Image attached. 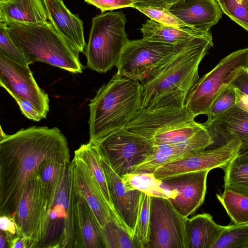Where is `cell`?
<instances>
[{"instance_id": "7bdbcfd3", "label": "cell", "mask_w": 248, "mask_h": 248, "mask_svg": "<svg viewBox=\"0 0 248 248\" xmlns=\"http://www.w3.org/2000/svg\"><path fill=\"white\" fill-rule=\"evenodd\" d=\"M0 229L11 235L16 234V224L11 217L6 215H0Z\"/></svg>"}, {"instance_id": "f1b7e54d", "label": "cell", "mask_w": 248, "mask_h": 248, "mask_svg": "<svg viewBox=\"0 0 248 248\" xmlns=\"http://www.w3.org/2000/svg\"><path fill=\"white\" fill-rule=\"evenodd\" d=\"M223 170L224 189L248 197V155L238 154Z\"/></svg>"}, {"instance_id": "f546056e", "label": "cell", "mask_w": 248, "mask_h": 248, "mask_svg": "<svg viewBox=\"0 0 248 248\" xmlns=\"http://www.w3.org/2000/svg\"><path fill=\"white\" fill-rule=\"evenodd\" d=\"M100 230L105 248H144L136 236L112 219Z\"/></svg>"}, {"instance_id": "ffe728a7", "label": "cell", "mask_w": 248, "mask_h": 248, "mask_svg": "<svg viewBox=\"0 0 248 248\" xmlns=\"http://www.w3.org/2000/svg\"><path fill=\"white\" fill-rule=\"evenodd\" d=\"M48 21L76 51L83 52L86 46L83 21L72 14L63 0H43Z\"/></svg>"}, {"instance_id": "4316f807", "label": "cell", "mask_w": 248, "mask_h": 248, "mask_svg": "<svg viewBox=\"0 0 248 248\" xmlns=\"http://www.w3.org/2000/svg\"><path fill=\"white\" fill-rule=\"evenodd\" d=\"M70 164L71 161L49 160L43 163L38 170L45 192L47 213L54 202L59 187Z\"/></svg>"}, {"instance_id": "f907efd6", "label": "cell", "mask_w": 248, "mask_h": 248, "mask_svg": "<svg viewBox=\"0 0 248 248\" xmlns=\"http://www.w3.org/2000/svg\"></svg>"}, {"instance_id": "3957f363", "label": "cell", "mask_w": 248, "mask_h": 248, "mask_svg": "<svg viewBox=\"0 0 248 248\" xmlns=\"http://www.w3.org/2000/svg\"><path fill=\"white\" fill-rule=\"evenodd\" d=\"M141 84L116 73L90 101L89 142L125 127L141 108Z\"/></svg>"}, {"instance_id": "7402d4cb", "label": "cell", "mask_w": 248, "mask_h": 248, "mask_svg": "<svg viewBox=\"0 0 248 248\" xmlns=\"http://www.w3.org/2000/svg\"><path fill=\"white\" fill-rule=\"evenodd\" d=\"M213 138L224 143L233 138L248 144V111L235 104L210 123H202Z\"/></svg>"}, {"instance_id": "ee69618b", "label": "cell", "mask_w": 248, "mask_h": 248, "mask_svg": "<svg viewBox=\"0 0 248 248\" xmlns=\"http://www.w3.org/2000/svg\"><path fill=\"white\" fill-rule=\"evenodd\" d=\"M235 91L236 97V105L242 109L248 111V95L237 89H235Z\"/></svg>"}, {"instance_id": "d4e9b609", "label": "cell", "mask_w": 248, "mask_h": 248, "mask_svg": "<svg viewBox=\"0 0 248 248\" xmlns=\"http://www.w3.org/2000/svg\"><path fill=\"white\" fill-rule=\"evenodd\" d=\"M75 155L80 158L90 170L105 197L112 219L123 226L113 204L100 160V154L96 147L89 142L81 144L75 151Z\"/></svg>"}, {"instance_id": "d6986e66", "label": "cell", "mask_w": 248, "mask_h": 248, "mask_svg": "<svg viewBox=\"0 0 248 248\" xmlns=\"http://www.w3.org/2000/svg\"><path fill=\"white\" fill-rule=\"evenodd\" d=\"M167 10L187 25L203 32H209L223 13L216 0H178Z\"/></svg>"}, {"instance_id": "5b68a950", "label": "cell", "mask_w": 248, "mask_h": 248, "mask_svg": "<svg viewBox=\"0 0 248 248\" xmlns=\"http://www.w3.org/2000/svg\"><path fill=\"white\" fill-rule=\"evenodd\" d=\"M186 110L181 108H142L125 127L151 140L154 146L186 141L204 126Z\"/></svg>"}, {"instance_id": "836d02e7", "label": "cell", "mask_w": 248, "mask_h": 248, "mask_svg": "<svg viewBox=\"0 0 248 248\" xmlns=\"http://www.w3.org/2000/svg\"><path fill=\"white\" fill-rule=\"evenodd\" d=\"M0 53L10 60L29 66L33 63L27 55L13 42L7 31L5 23L0 22Z\"/></svg>"}, {"instance_id": "ba28073f", "label": "cell", "mask_w": 248, "mask_h": 248, "mask_svg": "<svg viewBox=\"0 0 248 248\" xmlns=\"http://www.w3.org/2000/svg\"><path fill=\"white\" fill-rule=\"evenodd\" d=\"M76 187L71 165L47 212L45 236L40 248H74V212Z\"/></svg>"}, {"instance_id": "681fc988", "label": "cell", "mask_w": 248, "mask_h": 248, "mask_svg": "<svg viewBox=\"0 0 248 248\" xmlns=\"http://www.w3.org/2000/svg\"><path fill=\"white\" fill-rule=\"evenodd\" d=\"M246 1V2L247 3V4H248V0H245Z\"/></svg>"}, {"instance_id": "4dcf8cb0", "label": "cell", "mask_w": 248, "mask_h": 248, "mask_svg": "<svg viewBox=\"0 0 248 248\" xmlns=\"http://www.w3.org/2000/svg\"><path fill=\"white\" fill-rule=\"evenodd\" d=\"M217 197L234 224L248 223V197L233 191L224 189Z\"/></svg>"}, {"instance_id": "83f0119b", "label": "cell", "mask_w": 248, "mask_h": 248, "mask_svg": "<svg viewBox=\"0 0 248 248\" xmlns=\"http://www.w3.org/2000/svg\"><path fill=\"white\" fill-rule=\"evenodd\" d=\"M128 190H137L150 197L174 198L176 191L164 187L161 180L157 179L154 173L147 172L129 173L121 176Z\"/></svg>"}, {"instance_id": "e0dca14e", "label": "cell", "mask_w": 248, "mask_h": 248, "mask_svg": "<svg viewBox=\"0 0 248 248\" xmlns=\"http://www.w3.org/2000/svg\"><path fill=\"white\" fill-rule=\"evenodd\" d=\"M215 141L204 128L184 142L154 146L152 153L142 162L135 167L131 173H153L161 166L176 160L188 153L204 150Z\"/></svg>"}, {"instance_id": "60d3db41", "label": "cell", "mask_w": 248, "mask_h": 248, "mask_svg": "<svg viewBox=\"0 0 248 248\" xmlns=\"http://www.w3.org/2000/svg\"><path fill=\"white\" fill-rule=\"evenodd\" d=\"M229 85L248 95V67L242 69Z\"/></svg>"}, {"instance_id": "f6af8a7d", "label": "cell", "mask_w": 248, "mask_h": 248, "mask_svg": "<svg viewBox=\"0 0 248 248\" xmlns=\"http://www.w3.org/2000/svg\"><path fill=\"white\" fill-rule=\"evenodd\" d=\"M9 248L8 235L6 232L0 230V248Z\"/></svg>"}, {"instance_id": "9c48e42d", "label": "cell", "mask_w": 248, "mask_h": 248, "mask_svg": "<svg viewBox=\"0 0 248 248\" xmlns=\"http://www.w3.org/2000/svg\"><path fill=\"white\" fill-rule=\"evenodd\" d=\"M91 143L121 177L131 173L133 168L146 159L154 149L151 140L125 127Z\"/></svg>"}, {"instance_id": "7a4b0ae2", "label": "cell", "mask_w": 248, "mask_h": 248, "mask_svg": "<svg viewBox=\"0 0 248 248\" xmlns=\"http://www.w3.org/2000/svg\"><path fill=\"white\" fill-rule=\"evenodd\" d=\"M214 46L211 32L180 43L175 53L142 82V109L181 108L200 78L199 66Z\"/></svg>"}, {"instance_id": "484cf974", "label": "cell", "mask_w": 248, "mask_h": 248, "mask_svg": "<svg viewBox=\"0 0 248 248\" xmlns=\"http://www.w3.org/2000/svg\"><path fill=\"white\" fill-rule=\"evenodd\" d=\"M140 30L142 33L143 38L174 45L207 32L194 29L182 30L163 25L152 19L142 24Z\"/></svg>"}, {"instance_id": "30bf717a", "label": "cell", "mask_w": 248, "mask_h": 248, "mask_svg": "<svg viewBox=\"0 0 248 248\" xmlns=\"http://www.w3.org/2000/svg\"><path fill=\"white\" fill-rule=\"evenodd\" d=\"M179 44L143 38L129 40L115 66L117 73L142 83L175 53Z\"/></svg>"}, {"instance_id": "ab89813d", "label": "cell", "mask_w": 248, "mask_h": 248, "mask_svg": "<svg viewBox=\"0 0 248 248\" xmlns=\"http://www.w3.org/2000/svg\"><path fill=\"white\" fill-rule=\"evenodd\" d=\"M134 3V8L155 7L160 9H168L178 0H130Z\"/></svg>"}, {"instance_id": "9a60e30c", "label": "cell", "mask_w": 248, "mask_h": 248, "mask_svg": "<svg viewBox=\"0 0 248 248\" xmlns=\"http://www.w3.org/2000/svg\"><path fill=\"white\" fill-rule=\"evenodd\" d=\"M210 171L182 173L161 180L163 186L176 192L168 199L174 209L184 218L194 213L203 203L206 192V181Z\"/></svg>"}, {"instance_id": "bcb514c9", "label": "cell", "mask_w": 248, "mask_h": 248, "mask_svg": "<svg viewBox=\"0 0 248 248\" xmlns=\"http://www.w3.org/2000/svg\"><path fill=\"white\" fill-rule=\"evenodd\" d=\"M238 154L248 155V144L241 146Z\"/></svg>"}, {"instance_id": "7c38bea8", "label": "cell", "mask_w": 248, "mask_h": 248, "mask_svg": "<svg viewBox=\"0 0 248 248\" xmlns=\"http://www.w3.org/2000/svg\"><path fill=\"white\" fill-rule=\"evenodd\" d=\"M186 218L168 199L151 197L150 236L146 248H185Z\"/></svg>"}, {"instance_id": "8fae6325", "label": "cell", "mask_w": 248, "mask_h": 248, "mask_svg": "<svg viewBox=\"0 0 248 248\" xmlns=\"http://www.w3.org/2000/svg\"><path fill=\"white\" fill-rule=\"evenodd\" d=\"M46 215L45 192L38 173L29 181L12 217L16 234L25 238L31 248H40L45 236Z\"/></svg>"}, {"instance_id": "44dd1931", "label": "cell", "mask_w": 248, "mask_h": 248, "mask_svg": "<svg viewBox=\"0 0 248 248\" xmlns=\"http://www.w3.org/2000/svg\"><path fill=\"white\" fill-rule=\"evenodd\" d=\"M74 221V248H105L100 227L94 213L77 188Z\"/></svg>"}, {"instance_id": "d6a6232c", "label": "cell", "mask_w": 248, "mask_h": 248, "mask_svg": "<svg viewBox=\"0 0 248 248\" xmlns=\"http://www.w3.org/2000/svg\"><path fill=\"white\" fill-rule=\"evenodd\" d=\"M151 197L141 192L140 195L134 235L144 246L148 244L150 236Z\"/></svg>"}, {"instance_id": "4fadbf2b", "label": "cell", "mask_w": 248, "mask_h": 248, "mask_svg": "<svg viewBox=\"0 0 248 248\" xmlns=\"http://www.w3.org/2000/svg\"><path fill=\"white\" fill-rule=\"evenodd\" d=\"M242 145L241 140L235 138L216 148L188 153L161 166L153 173L157 179L162 180L182 173L223 169L238 154Z\"/></svg>"}, {"instance_id": "7dc6e473", "label": "cell", "mask_w": 248, "mask_h": 248, "mask_svg": "<svg viewBox=\"0 0 248 248\" xmlns=\"http://www.w3.org/2000/svg\"><path fill=\"white\" fill-rule=\"evenodd\" d=\"M7 0H0V3L4 2H5V1H7Z\"/></svg>"}, {"instance_id": "f35d334b", "label": "cell", "mask_w": 248, "mask_h": 248, "mask_svg": "<svg viewBox=\"0 0 248 248\" xmlns=\"http://www.w3.org/2000/svg\"><path fill=\"white\" fill-rule=\"evenodd\" d=\"M87 3L99 9L102 13L107 11L131 7L134 8V3L130 0H84Z\"/></svg>"}, {"instance_id": "8992f818", "label": "cell", "mask_w": 248, "mask_h": 248, "mask_svg": "<svg viewBox=\"0 0 248 248\" xmlns=\"http://www.w3.org/2000/svg\"><path fill=\"white\" fill-rule=\"evenodd\" d=\"M126 18L122 12H109L92 19L84 53L88 68L105 73L118 63L129 40L125 31Z\"/></svg>"}, {"instance_id": "e575fe53", "label": "cell", "mask_w": 248, "mask_h": 248, "mask_svg": "<svg viewBox=\"0 0 248 248\" xmlns=\"http://www.w3.org/2000/svg\"><path fill=\"white\" fill-rule=\"evenodd\" d=\"M223 13L248 31V4L245 0H216Z\"/></svg>"}, {"instance_id": "74e56055", "label": "cell", "mask_w": 248, "mask_h": 248, "mask_svg": "<svg viewBox=\"0 0 248 248\" xmlns=\"http://www.w3.org/2000/svg\"><path fill=\"white\" fill-rule=\"evenodd\" d=\"M8 93L16 102L22 113L26 118L36 122H38L43 119H45L42 113L31 102L11 92Z\"/></svg>"}, {"instance_id": "6da1fadb", "label": "cell", "mask_w": 248, "mask_h": 248, "mask_svg": "<svg viewBox=\"0 0 248 248\" xmlns=\"http://www.w3.org/2000/svg\"><path fill=\"white\" fill-rule=\"evenodd\" d=\"M49 160L70 161L66 138L58 128L33 126L12 135L0 128V215L12 217L29 181Z\"/></svg>"}, {"instance_id": "277c9868", "label": "cell", "mask_w": 248, "mask_h": 248, "mask_svg": "<svg viewBox=\"0 0 248 248\" xmlns=\"http://www.w3.org/2000/svg\"><path fill=\"white\" fill-rule=\"evenodd\" d=\"M10 37L32 62L46 63L73 73H82L79 52L74 49L48 21L43 25L9 24Z\"/></svg>"}, {"instance_id": "1f68e13d", "label": "cell", "mask_w": 248, "mask_h": 248, "mask_svg": "<svg viewBox=\"0 0 248 248\" xmlns=\"http://www.w3.org/2000/svg\"><path fill=\"white\" fill-rule=\"evenodd\" d=\"M248 223L229 225L212 248H248Z\"/></svg>"}, {"instance_id": "8d00e7d4", "label": "cell", "mask_w": 248, "mask_h": 248, "mask_svg": "<svg viewBox=\"0 0 248 248\" xmlns=\"http://www.w3.org/2000/svg\"><path fill=\"white\" fill-rule=\"evenodd\" d=\"M137 9L143 13L150 19L163 25L182 30L194 29L187 25L167 9L163 10L155 7H140L137 8Z\"/></svg>"}, {"instance_id": "cb8c5ba5", "label": "cell", "mask_w": 248, "mask_h": 248, "mask_svg": "<svg viewBox=\"0 0 248 248\" xmlns=\"http://www.w3.org/2000/svg\"><path fill=\"white\" fill-rule=\"evenodd\" d=\"M227 226L217 224L207 213L186 218L185 248H212Z\"/></svg>"}, {"instance_id": "ac0fdd59", "label": "cell", "mask_w": 248, "mask_h": 248, "mask_svg": "<svg viewBox=\"0 0 248 248\" xmlns=\"http://www.w3.org/2000/svg\"><path fill=\"white\" fill-rule=\"evenodd\" d=\"M76 188L92 209L100 228L112 218L105 197L94 176L86 164L74 156L71 161Z\"/></svg>"}, {"instance_id": "d590c367", "label": "cell", "mask_w": 248, "mask_h": 248, "mask_svg": "<svg viewBox=\"0 0 248 248\" xmlns=\"http://www.w3.org/2000/svg\"><path fill=\"white\" fill-rule=\"evenodd\" d=\"M236 91L229 85L220 93L211 106L205 123H210L236 104Z\"/></svg>"}, {"instance_id": "603a6c76", "label": "cell", "mask_w": 248, "mask_h": 248, "mask_svg": "<svg viewBox=\"0 0 248 248\" xmlns=\"http://www.w3.org/2000/svg\"><path fill=\"white\" fill-rule=\"evenodd\" d=\"M0 22L37 25L48 18L43 0H8L0 3Z\"/></svg>"}, {"instance_id": "52a82bcc", "label": "cell", "mask_w": 248, "mask_h": 248, "mask_svg": "<svg viewBox=\"0 0 248 248\" xmlns=\"http://www.w3.org/2000/svg\"><path fill=\"white\" fill-rule=\"evenodd\" d=\"M246 67H248V47L222 59L193 86L185 102L186 111L194 118L207 115L217 96Z\"/></svg>"}, {"instance_id": "5bb4252c", "label": "cell", "mask_w": 248, "mask_h": 248, "mask_svg": "<svg viewBox=\"0 0 248 248\" xmlns=\"http://www.w3.org/2000/svg\"><path fill=\"white\" fill-rule=\"evenodd\" d=\"M0 85L31 102L45 118L49 110L48 95L41 89L29 68L15 62L0 53Z\"/></svg>"}, {"instance_id": "b9f144b4", "label": "cell", "mask_w": 248, "mask_h": 248, "mask_svg": "<svg viewBox=\"0 0 248 248\" xmlns=\"http://www.w3.org/2000/svg\"><path fill=\"white\" fill-rule=\"evenodd\" d=\"M9 248H31L29 242L24 237L17 234L11 235L7 233Z\"/></svg>"}, {"instance_id": "c3c4849f", "label": "cell", "mask_w": 248, "mask_h": 248, "mask_svg": "<svg viewBox=\"0 0 248 248\" xmlns=\"http://www.w3.org/2000/svg\"><path fill=\"white\" fill-rule=\"evenodd\" d=\"M237 0V1L238 2L240 3V2H241L243 0Z\"/></svg>"}, {"instance_id": "2e32d148", "label": "cell", "mask_w": 248, "mask_h": 248, "mask_svg": "<svg viewBox=\"0 0 248 248\" xmlns=\"http://www.w3.org/2000/svg\"><path fill=\"white\" fill-rule=\"evenodd\" d=\"M110 197L120 220L126 231L133 236L141 192L128 190L120 176L108 160L100 154Z\"/></svg>"}]
</instances>
